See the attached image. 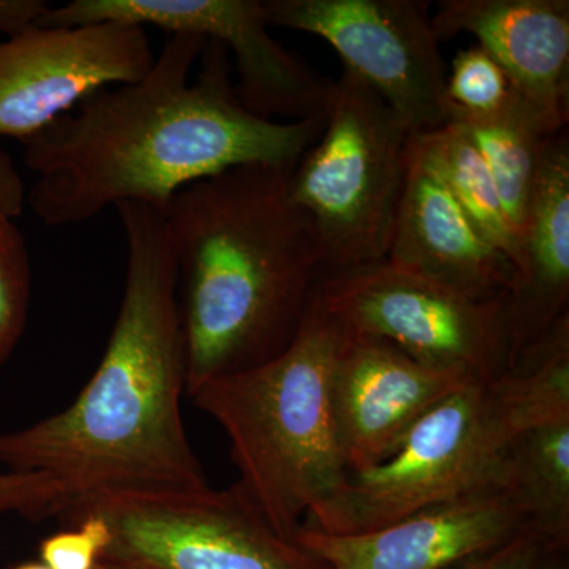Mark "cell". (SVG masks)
I'll return each mask as SVG.
<instances>
[{"label":"cell","mask_w":569,"mask_h":569,"mask_svg":"<svg viewBox=\"0 0 569 569\" xmlns=\"http://www.w3.org/2000/svg\"><path fill=\"white\" fill-rule=\"evenodd\" d=\"M26 203L24 183L13 162L6 152L0 151V213L17 219Z\"/></svg>","instance_id":"27"},{"label":"cell","mask_w":569,"mask_h":569,"mask_svg":"<svg viewBox=\"0 0 569 569\" xmlns=\"http://www.w3.org/2000/svg\"><path fill=\"white\" fill-rule=\"evenodd\" d=\"M538 569H569L568 550L549 553Z\"/></svg>","instance_id":"28"},{"label":"cell","mask_w":569,"mask_h":569,"mask_svg":"<svg viewBox=\"0 0 569 569\" xmlns=\"http://www.w3.org/2000/svg\"><path fill=\"white\" fill-rule=\"evenodd\" d=\"M387 261L478 302L505 301L518 283L512 261L479 233L411 142L406 192Z\"/></svg>","instance_id":"14"},{"label":"cell","mask_w":569,"mask_h":569,"mask_svg":"<svg viewBox=\"0 0 569 569\" xmlns=\"http://www.w3.org/2000/svg\"><path fill=\"white\" fill-rule=\"evenodd\" d=\"M93 569H144V568L133 567V565L122 563V561L102 560Z\"/></svg>","instance_id":"29"},{"label":"cell","mask_w":569,"mask_h":569,"mask_svg":"<svg viewBox=\"0 0 569 569\" xmlns=\"http://www.w3.org/2000/svg\"><path fill=\"white\" fill-rule=\"evenodd\" d=\"M530 530L518 498L503 486H488L383 529L328 535L301 527L295 541L328 569H449Z\"/></svg>","instance_id":"13"},{"label":"cell","mask_w":569,"mask_h":569,"mask_svg":"<svg viewBox=\"0 0 569 569\" xmlns=\"http://www.w3.org/2000/svg\"><path fill=\"white\" fill-rule=\"evenodd\" d=\"M153 61L146 28L123 22L37 26L0 40V138L31 140L93 92L142 80Z\"/></svg>","instance_id":"11"},{"label":"cell","mask_w":569,"mask_h":569,"mask_svg":"<svg viewBox=\"0 0 569 569\" xmlns=\"http://www.w3.org/2000/svg\"><path fill=\"white\" fill-rule=\"evenodd\" d=\"M347 326L318 288L293 342L264 365L206 381L190 397L231 443L239 486L272 529L295 539L307 512L346 486L331 372Z\"/></svg>","instance_id":"4"},{"label":"cell","mask_w":569,"mask_h":569,"mask_svg":"<svg viewBox=\"0 0 569 569\" xmlns=\"http://www.w3.org/2000/svg\"><path fill=\"white\" fill-rule=\"evenodd\" d=\"M430 20L438 41L473 36L523 99L569 122L568 0H441Z\"/></svg>","instance_id":"15"},{"label":"cell","mask_w":569,"mask_h":569,"mask_svg":"<svg viewBox=\"0 0 569 569\" xmlns=\"http://www.w3.org/2000/svg\"><path fill=\"white\" fill-rule=\"evenodd\" d=\"M114 21L194 33L233 52L239 103L260 118L284 122L323 118L335 81L321 77L269 32L263 0H71L51 7L40 26Z\"/></svg>","instance_id":"10"},{"label":"cell","mask_w":569,"mask_h":569,"mask_svg":"<svg viewBox=\"0 0 569 569\" xmlns=\"http://www.w3.org/2000/svg\"><path fill=\"white\" fill-rule=\"evenodd\" d=\"M568 316L569 133L565 129L546 151L519 234L518 283L508 298L515 359Z\"/></svg>","instance_id":"16"},{"label":"cell","mask_w":569,"mask_h":569,"mask_svg":"<svg viewBox=\"0 0 569 569\" xmlns=\"http://www.w3.org/2000/svg\"><path fill=\"white\" fill-rule=\"evenodd\" d=\"M518 427L500 381H471L419 419L380 466L348 475L331 500L302 526L328 535L383 529L419 509L501 486L505 448Z\"/></svg>","instance_id":"6"},{"label":"cell","mask_w":569,"mask_h":569,"mask_svg":"<svg viewBox=\"0 0 569 569\" xmlns=\"http://www.w3.org/2000/svg\"><path fill=\"white\" fill-rule=\"evenodd\" d=\"M429 3L417 0H263L269 28L328 41L413 137L448 123L447 66Z\"/></svg>","instance_id":"9"},{"label":"cell","mask_w":569,"mask_h":569,"mask_svg":"<svg viewBox=\"0 0 569 569\" xmlns=\"http://www.w3.org/2000/svg\"><path fill=\"white\" fill-rule=\"evenodd\" d=\"M318 296L351 331L388 340L429 369L493 381L515 361L508 299L473 301L387 260L328 269Z\"/></svg>","instance_id":"7"},{"label":"cell","mask_w":569,"mask_h":569,"mask_svg":"<svg viewBox=\"0 0 569 569\" xmlns=\"http://www.w3.org/2000/svg\"><path fill=\"white\" fill-rule=\"evenodd\" d=\"M411 148L447 183L479 233L507 254L518 269V236L509 223L488 163L462 127L448 122L436 132L411 134Z\"/></svg>","instance_id":"19"},{"label":"cell","mask_w":569,"mask_h":569,"mask_svg":"<svg viewBox=\"0 0 569 569\" xmlns=\"http://www.w3.org/2000/svg\"><path fill=\"white\" fill-rule=\"evenodd\" d=\"M31 302V260L14 219L0 213V366L20 342Z\"/></svg>","instance_id":"22"},{"label":"cell","mask_w":569,"mask_h":569,"mask_svg":"<svg viewBox=\"0 0 569 569\" xmlns=\"http://www.w3.org/2000/svg\"><path fill=\"white\" fill-rule=\"evenodd\" d=\"M112 533L103 560L144 569H328L280 537L238 485L174 492L111 493L89 501Z\"/></svg>","instance_id":"8"},{"label":"cell","mask_w":569,"mask_h":569,"mask_svg":"<svg viewBox=\"0 0 569 569\" xmlns=\"http://www.w3.org/2000/svg\"><path fill=\"white\" fill-rule=\"evenodd\" d=\"M519 96L507 70L479 44L460 50L452 59L447 73L448 122L490 118Z\"/></svg>","instance_id":"21"},{"label":"cell","mask_w":569,"mask_h":569,"mask_svg":"<svg viewBox=\"0 0 569 569\" xmlns=\"http://www.w3.org/2000/svg\"><path fill=\"white\" fill-rule=\"evenodd\" d=\"M455 123L462 127L488 163L519 241L546 151L569 122L539 110L519 96L496 116Z\"/></svg>","instance_id":"17"},{"label":"cell","mask_w":569,"mask_h":569,"mask_svg":"<svg viewBox=\"0 0 569 569\" xmlns=\"http://www.w3.org/2000/svg\"><path fill=\"white\" fill-rule=\"evenodd\" d=\"M50 9L44 0H0V40L13 39L37 28Z\"/></svg>","instance_id":"26"},{"label":"cell","mask_w":569,"mask_h":569,"mask_svg":"<svg viewBox=\"0 0 569 569\" xmlns=\"http://www.w3.org/2000/svg\"><path fill=\"white\" fill-rule=\"evenodd\" d=\"M411 133L353 71L332 86L320 138L296 162L291 200L312 220L326 271L387 260Z\"/></svg>","instance_id":"5"},{"label":"cell","mask_w":569,"mask_h":569,"mask_svg":"<svg viewBox=\"0 0 569 569\" xmlns=\"http://www.w3.org/2000/svg\"><path fill=\"white\" fill-rule=\"evenodd\" d=\"M77 529L59 531L40 545V561L50 569H93L111 549L112 533L102 516L91 509L73 518Z\"/></svg>","instance_id":"23"},{"label":"cell","mask_w":569,"mask_h":569,"mask_svg":"<svg viewBox=\"0 0 569 569\" xmlns=\"http://www.w3.org/2000/svg\"><path fill=\"white\" fill-rule=\"evenodd\" d=\"M323 118H260L234 96L230 52L174 33L133 84L100 89L24 142L26 201L47 227L88 222L134 201L162 209L183 187L246 164L293 163Z\"/></svg>","instance_id":"1"},{"label":"cell","mask_w":569,"mask_h":569,"mask_svg":"<svg viewBox=\"0 0 569 569\" xmlns=\"http://www.w3.org/2000/svg\"><path fill=\"white\" fill-rule=\"evenodd\" d=\"M501 486L553 550L569 548V421L523 430L505 448Z\"/></svg>","instance_id":"18"},{"label":"cell","mask_w":569,"mask_h":569,"mask_svg":"<svg viewBox=\"0 0 569 569\" xmlns=\"http://www.w3.org/2000/svg\"><path fill=\"white\" fill-rule=\"evenodd\" d=\"M69 501L61 482L40 471L0 473V515L17 512L29 519L66 515Z\"/></svg>","instance_id":"24"},{"label":"cell","mask_w":569,"mask_h":569,"mask_svg":"<svg viewBox=\"0 0 569 569\" xmlns=\"http://www.w3.org/2000/svg\"><path fill=\"white\" fill-rule=\"evenodd\" d=\"M295 164L230 168L162 209L189 396L276 358L301 328L326 263L312 220L291 200Z\"/></svg>","instance_id":"3"},{"label":"cell","mask_w":569,"mask_h":569,"mask_svg":"<svg viewBox=\"0 0 569 569\" xmlns=\"http://www.w3.org/2000/svg\"><path fill=\"white\" fill-rule=\"evenodd\" d=\"M556 552L535 531H527L500 548L473 557L449 569H538L549 553Z\"/></svg>","instance_id":"25"},{"label":"cell","mask_w":569,"mask_h":569,"mask_svg":"<svg viewBox=\"0 0 569 569\" xmlns=\"http://www.w3.org/2000/svg\"><path fill=\"white\" fill-rule=\"evenodd\" d=\"M498 380L519 433L569 421V316L523 348Z\"/></svg>","instance_id":"20"},{"label":"cell","mask_w":569,"mask_h":569,"mask_svg":"<svg viewBox=\"0 0 569 569\" xmlns=\"http://www.w3.org/2000/svg\"><path fill=\"white\" fill-rule=\"evenodd\" d=\"M116 211L126 283L102 361L66 410L0 436V462L11 471L61 482L67 518L111 493L209 488L182 421L186 337L163 213L134 201Z\"/></svg>","instance_id":"2"},{"label":"cell","mask_w":569,"mask_h":569,"mask_svg":"<svg viewBox=\"0 0 569 569\" xmlns=\"http://www.w3.org/2000/svg\"><path fill=\"white\" fill-rule=\"evenodd\" d=\"M11 569H50L48 567H44L41 561H28V563H21L17 565V567H13Z\"/></svg>","instance_id":"30"},{"label":"cell","mask_w":569,"mask_h":569,"mask_svg":"<svg viewBox=\"0 0 569 569\" xmlns=\"http://www.w3.org/2000/svg\"><path fill=\"white\" fill-rule=\"evenodd\" d=\"M471 381L418 365L388 340L347 328L331 372V408L348 471L391 458L415 425Z\"/></svg>","instance_id":"12"}]
</instances>
